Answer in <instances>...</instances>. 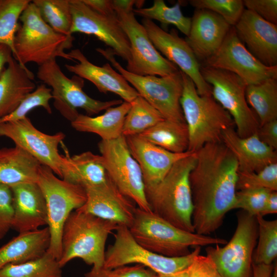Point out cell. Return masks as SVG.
<instances>
[{"instance_id": "39", "label": "cell", "mask_w": 277, "mask_h": 277, "mask_svg": "<svg viewBox=\"0 0 277 277\" xmlns=\"http://www.w3.org/2000/svg\"><path fill=\"white\" fill-rule=\"evenodd\" d=\"M52 98L51 89L44 84H41L27 94L12 112L0 118V123L22 120L27 116L29 111L37 107H43L49 114H51L49 101Z\"/></svg>"}, {"instance_id": "21", "label": "cell", "mask_w": 277, "mask_h": 277, "mask_svg": "<svg viewBox=\"0 0 277 277\" xmlns=\"http://www.w3.org/2000/svg\"><path fill=\"white\" fill-rule=\"evenodd\" d=\"M130 152L138 163L143 174L145 190L156 185L178 161L195 152L176 153L168 151L140 135L126 136Z\"/></svg>"}, {"instance_id": "34", "label": "cell", "mask_w": 277, "mask_h": 277, "mask_svg": "<svg viewBox=\"0 0 277 277\" xmlns=\"http://www.w3.org/2000/svg\"><path fill=\"white\" fill-rule=\"evenodd\" d=\"M0 277H62V271L58 261L46 252L33 260L6 265Z\"/></svg>"}, {"instance_id": "25", "label": "cell", "mask_w": 277, "mask_h": 277, "mask_svg": "<svg viewBox=\"0 0 277 277\" xmlns=\"http://www.w3.org/2000/svg\"><path fill=\"white\" fill-rule=\"evenodd\" d=\"M221 138L235 156L239 172H258L277 162L276 150L261 141L256 133L241 137L234 128H230L223 132Z\"/></svg>"}, {"instance_id": "28", "label": "cell", "mask_w": 277, "mask_h": 277, "mask_svg": "<svg viewBox=\"0 0 277 277\" xmlns=\"http://www.w3.org/2000/svg\"><path fill=\"white\" fill-rule=\"evenodd\" d=\"M50 241L48 227L19 233L0 247V269L10 264L23 263L42 256L48 249Z\"/></svg>"}, {"instance_id": "53", "label": "cell", "mask_w": 277, "mask_h": 277, "mask_svg": "<svg viewBox=\"0 0 277 277\" xmlns=\"http://www.w3.org/2000/svg\"><path fill=\"white\" fill-rule=\"evenodd\" d=\"M154 277H188L187 269L169 274H159L155 273Z\"/></svg>"}, {"instance_id": "19", "label": "cell", "mask_w": 277, "mask_h": 277, "mask_svg": "<svg viewBox=\"0 0 277 277\" xmlns=\"http://www.w3.org/2000/svg\"><path fill=\"white\" fill-rule=\"evenodd\" d=\"M87 199L77 210L129 228L136 208L134 202L118 189L109 176L103 184L84 188Z\"/></svg>"}, {"instance_id": "37", "label": "cell", "mask_w": 277, "mask_h": 277, "mask_svg": "<svg viewBox=\"0 0 277 277\" xmlns=\"http://www.w3.org/2000/svg\"><path fill=\"white\" fill-rule=\"evenodd\" d=\"M255 217L258 239L252 263L271 265L277 257V220H267L260 214Z\"/></svg>"}, {"instance_id": "29", "label": "cell", "mask_w": 277, "mask_h": 277, "mask_svg": "<svg viewBox=\"0 0 277 277\" xmlns=\"http://www.w3.org/2000/svg\"><path fill=\"white\" fill-rule=\"evenodd\" d=\"M41 164L22 149L15 146L0 149V184L9 187L36 183Z\"/></svg>"}, {"instance_id": "36", "label": "cell", "mask_w": 277, "mask_h": 277, "mask_svg": "<svg viewBox=\"0 0 277 277\" xmlns=\"http://www.w3.org/2000/svg\"><path fill=\"white\" fill-rule=\"evenodd\" d=\"M133 13L144 18L155 19L162 24L173 25L187 36L189 35L191 18L183 15L179 3L169 7L163 0H155L149 8L133 9Z\"/></svg>"}, {"instance_id": "31", "label": "cell", "mask_w": 277, "mask_h": 277, "mask_svg": "<svg viewBox=\"0 0 277 277\" xmlns=\"http://www.w3.org/2000/svg\"><path fill=\"white\" fill-rule=\"evenodd\" d=\"M138 135L171 152L183 153L188 149L189 133L185 122L164 119Z\"/></svg>"}, {"instance_id": "23", "label": "cell", "mask_w": 277, "mask_h": 277, "mask_svg": "<svg viewBox=\"0 0 277 277\" xmlns=\"http://www.w3.org/2000/svg\"><path fill=\"white\" fill-rule=\"evenodd\" d=\"M231 27L211 11L195 9L185 39L200 63H203L217 50Z\"/></svg>"}, {"instance_id": "5", "label": "cell", "mask_w": 277, "mask_h": 277, "mask_svg": "<svg viewBox=\"0 0 277 277\" xmlns=\"http://www.w3.org/2000/svg\"><path fill=\"white\" fill-rule=\"evenodd\" d=\"M181 72L180 105L188 130V151L196 152L207 144L222 142L223 132L234 128V124L229 113L211 95H199L192 81Z\"/></svg>"}, {"instance_id": "17", "label": "cell", "mask_w": 277, "mask_h": 277, "mask_svg": "<svg viewBox=\"0 0 277 277\" xmlns=\"http://www.w3.org/2000/svg\"><path fill=\"white\" fill-rule=\"evenodd\" d=\"M72 17L71 34L79 32L92 35L103 42L114 54L128 62L130 46L121 27L116 13L103 15L87 6L82 0H70Z\"/></svg>"}, {"instance_id": "32", "label": "cell", "mask_w": 277, "mask_h": 277, "mask_svg": "<svg viewBox=\"0 0 277 277\" xmlns=\"http://www.w3.org/2000/svg\"><path fill=\"white\" fill-rule=\"evenodd\" d=\"M246 98L258 116L260 125L277 120V78H269L247 85Z\"/></svg>"}, {"instance_id": "48", "label": "cell", "mask_w": 277, "mask_h": 277, "mask_svg": "<svg viewBox=\"0 0 277 277\" xmlns=\"http://www.w3.org/2000/svg\"><path fill=\"white\" fill-rule=\"evenodd\" d=\"M84 3L96 12L103 15L115 14L112 1L82 0Z\"/></svg>"}, {"instance_id": "20", "label": "cell", "mask_w": 277, "mask_h": 277, "mask_svg": "<svg viewBox=\"0 0 277 277\" xmlns=\"http://www.w3.org/2000/svg\"><path fill=\"white\" fill-rule=\"evenodd\" d=\"M248 51L263 65L277 66V25L245 9L233 26Z\"/></svg>"}, {"instance_id": "15", "label": "cell", "mask_w": 277, "mask_h": 277, "mask_svg": "<svg viewBox=\"0 0 277 277\" xmlns=\"http://www.w3.org/2000/svg\"><path fill=\"white\" fill-rule=\"evenodd\" d=\"M0 136L11 140L18 147L35 159L42 165L49 167L62 179V155L58 146L65 135L59 132L47 134L36 128L26 117L14 122L0 123Z\"/></svg>"}, {"instance_id": "33", "label": "cell", "mask_w": 277, "mask_h": 277, "mask_svg": "<svg viewBox=\"0 0 277 277\" xmlns=\"http://www.w3.org/2000/svg\"><path fill=\"white\" fill-rule=\"evenodd\" d=\"M130 104L123 127L122 134L125 137L140 134L165 119L140 95Z\"/></svg>"}, {"instance_id": "26", "label": "cell", "mask_w": 277, "mask_h": 277, "mask_svg": "<svg viewBox=\"0 0 277 277\" xmlns=\"http://www.w3.org/2000/svg\"><path fill=\"white\" fill-rule=\"evenodd\" d=\"M34 75L12 56L0 75V118L12 112L35 89Z\"/></svg>"}, {"instance_id": "38", "label": "cell", "mask_w": 277, "mask_h": 277, "mask_svg": "<svg viewBox=\"0 0 277 277\" xmlns=\"http://www.w3.org/2000/svg\"><path fill=\"white\" fill-rule=\"evenodd\" d=\"M30 0H0V44L8 47L15 55L14 38L19 17Z\"/></svg>"}, {"instance_id": "46", "label": "cell", "mask_w": 277, "mask_h": 277, "mask_svg": "<svg viewBox=\"0 0 277 277\" xmlns=\"http://www.w3.org/2000/svg\"><path fill=\"white\" fill-rule=\"evenodd\" d=\"M188 277H222L212 260L207 255H196L187 269Z\"/></svg>"}, {"instance_id": "18", "label": "cell", "mask_w": 277, "mask_h": 277, "mask_svg": "<svg viewBox=\"0 0 277 277\" xmlns=\"http://www.w3.org/2000/svg\"><path fill=\"white\" fill-rule=\"evenodd\" d=\"M142 24L157 50L192 81L198 94L211 95V87L201 74V64L185 39L179 36L177 31L172 28L168 32L148 19L143 18Z\"/></svg>"}, {"instance_id": "24", "label": "cell", "mask_w": 277, "mask_h": 277, "mask_svg": "<svg viewBox=\"0 0 277 277\" xmlns=\"http://www.w3.org/2000/svg\"><path fill=\"white\" fill-rule=\"evenodd\" d=\"M12 193V228L19 233L37 230L48 224L45 198L37 183L10 187Z\"/></svg>"}, {"instance_id": "43", "label": "cell", "mask_w": 277, "mask_h": 277, "mask_svg": "<svg viewBox=\"0 0 277 277\" xmlns=\"http://www.w3.org/2000/svg\"><path fill=\"white\" fill-rule=\"evenodd\" d=\"M155 273L139 264L122 266L109 269L92 267L85 277H154Z\"/></svg>"}, {"instance_id": "8", "label": "cell", "mask_w": 277, "mask_h": 277, "mask_svg": "<svg viewBox=\"0 0 277 277\" xmlns=\"http://www.w3.org/2000/svg\"><path fill=\"white\" fill-rule=\"evenodd\" d=\"M37 77L51 87L54 108L70 122L79 114L78 108L91 116L124 102L122 100L102 101L91 97L83 90L84 80L76 75L70 78L67 77L56 59L39 66Z\"/></svg>"}, {"instance_id": "1", "label": "cell", "mask_w": 277, "mask_h": 277, "mask_svg": "<svg viewBox=\"0 0 277 277\" xmlns=\"http://www.w3.org/2000/svg\"><path fill=\"white\" fill-rule=\"evenodd\" d=\"M195 154L189 176L192 222L195 233L209 235L221 226L227 213L234 209L238 164L222 142L207 144Z\"/></svg>"}, {"instance_id": "9", "label": "cell", "mask_w": 277, "mask_h": 277, "mask_svg": "<svg viewBox=\"0 0 277 277\" xmlns=\"http://www.w3.org/2000/svg\"><path fill=\"white\" fill-rule=\"evenodd\" d=\"M96 50L109 61L139 95L155 108L165 119L185 122L180 105L183 78L180 69L165 76L139 75L123 68L116 60L111 49L97 48Z\"/></svg>"}, {"instance_id": "10", "label": "cell", "mask_w": 277, "mask_h": 277, "mask_svg": "<svg viewBox=\"0 0 277 277\" xmlns=\"http://www.w3.org/2000/svg\"><path fill=\"white\" fill-rule=\"evenodd\" d=\"M115 231L114 242L105 251L103 267L106 268L135 264L141 265L156 274H169L187 269L194 258L200 253L201 247H196L186 255L163 256L151 252L138 244L127 227L118 225Z\"/></svg>"}, {"instance_id": "11", "label": "cell", "mask_w": 277, "mask_h": 277, "mask_svg": "<svg viewBox=\"0 0 277 277\" xmlns=\"http://www.w3.org/2000/svg\"><path fill=\"white\" fill-rule=\"evenodd\" d=\"M235 230L223 246L206 248L222 277H253L252 258L258 239L256 217L241 210L236 214Z\"/></svg>"}, {"instance_id": "7", "label": "cell", "mask_w": 277, "mask_h": 277, "mask_svg": "<svg viewBox=\"0 0 277 277\" xmlns=\"http://www.w3.org/2000/svg\"><path fill=\"white\" fill-rule=\"evenodd\" d=\"M37 184L45 198L50 235L47 253L58 261L61 255L64 225L72 212L82 207L87 199L85 189L59 179L48 167L40 166Z\"/></svg>"}, {"instance_id": "16", "label": "cell", "mask_w": 277, "mask_h": 277, "mask_svg": "<svg viewBox=\"0 0 277 277\" xmlns=\"http://www.w3.org/2000/svg\"><path fill=\"white\" fill-rule=\"evenodd\" d=\"M201 65L233 73L247 85L277 78V66H266L255 58L240 40L233 26L217 50Z\"/></svg>"}, {"instance_id": "44", "label": "cell", "mask_w": 277, "mask_h": 277, "mask_svg": "<svg viewBox=\"0 0 277 277\" xmlns=\"http://www.w3.org/2000/svg\"><path fill=\"white\" fill-rule=\"evenodd\" d=\"M13 217L12 193L10 187L0 184V239L12 228Z\"/></svg>"}, {"instance_id": "51", "label": "cell", "mask_w": 277, "mask_h": 277, "mask_svg": "<svg viewBox=\"0 0 277 277\" xmlns=\"http://www.w3.org/2000/svg\"><path fill=\"white\" fill-rule=\"evenodd\" d=\"M12 56L10 49L6 45L0 44V75Z\"/></svg>"}, {"instance_id": "52", "label": "cell", "mask_w": 277, "mask_h": 277, "mask_svg": "<svg viewBox=\"0 0 277 277\" xmlns=\"http://www.w3.org/2000/svg\"><path fill=\"white\" fill-rule=\"evenodd\" d=\"M137 1L134 0H114L112 1L114 8L125 11H133V6H136Z\"/></svg>"}, {"instance_id": "30", "label": "cell", "mask_w": 277, "mask_h": 277, "mask_svg": "<svg viewBox=\"0 0 277 277\" xmlns=\"http://www.w3.org/2000/svg\"><path fill=\"white\" fill-rule=\"evenodd\" d=\"M131 104L123 102L121 104L111 107L95 117L80 114L71 122L76 131L89 132L99 135L102 140L110 141L122 136L125 117Z\"/></svg>"}, {"instance_id": "54", "label": "cell", "mask_w": 277, "mask_h": 277, "mask_svg": "<svg viewBox=\"0 0 277 277\" xmlns=\"http://www.w3.org/2000/svg\"><path fill=\"white\" fill-rule=\"evenodd\" d=\"M271 277H277V265L276 262L274 264L273 272Z\"/></svg>"}, {"instance_id": "49", "label": "cell", "mask_w": 277, "mask_h": 277, "mask_svg": "<svg viewBox=\"0 0 277 277\" xmlns=\"http://www.w3.org/2000/svg\"><path fill=\"white\" fill-rule=\"evenodd\" d=\"M277 213V191L270 192L261 215L264 216L269 214Z\"/></svg>"}, {"instance_id": "50", "label": "cell", "mask_w": 277, "mask_h": 277, "mask_svg": "<svg viewBox=\"0 0 277 277\" xmlns=\"http://www.w3.org/2000/svg\"><path fill=\"white\" fill-rule=\"evenodd\" d=\"M274 264L269 265L252 263L253 277H271Z\"/></svg>"}, {"instance_id": "22", "label": "cell", "mask_w": 277, "mask_h": 277, "mask_svg": "<svg viewBox=\"0 0 277 277\" xmlns=\"http://www.w3.org/2000/svg\"><path fill=\"white\" fill-rule=\"evenodd\" d=\"M68 54L76 64L65 65L66 69L91 82L100 92L115 93L123 101L130 103L139 95L125 78L114 70L109 63L103 66H96L90 62L79 49L72 50Z\"/></svg>"}, {"instance_id": "14", "label": "cell", "mask_w": 277, "mask_h": 277, "mask_svg": "<svg viewBox=\"0 0 277 277\" xmlns=\"http://www.w3.org/2000/svg\"><path fill=\"white\" fill-rule=\"evenodd\" d=\"M120 25L130 46V59L126 70L139 75L165 76L179 70L155 48L143 25L136 19L133 11L114 8Z\"/></svg>"}, {"instance_id": "47", "label": "cell", "mask_w": 277, "mask_h": 277, "mask_svg": "<svg viewBox=\"0 0 277 277\" xmlns=\"http://www.w3.org/2000/svg\"><path fill=\"white\" fill-rule=\"evenodd\" d=\"M256 133L259 138L267 146L277 149V120L261 125Z\"/></svg>"}, {"instance_id": "4", "label": "cell", "mask_w": 277, "mask_h": 277, "mask_svg": "<svg viewBox=\"0 0 277 277\" xmlns=\"http://www.w3.org/2000/svg\"><path fill=\"white\" fill-rule=\"evenodd\" d=\"M117 226L115 222L89 213L72 212L63 228L58 261L61 267L74 259H80L94 268L103 267L107 239Z\"/></svg>"}, {"instance_id": "41", "label": "cell", "mask_w": 277, "mask_h": 277, "mask_svg": "<svg viewBox=\"0 0 277 277\" xmlns=\"http://www.w3.org/2000/svg\"><path fill=\"white\" fill-rule=\"evenodd\" d=\"M189 3L195 9H206L217 14L231 26L236 24L245 10L242 0H190Z\"/></svg>"}, {"instance_id": "35", "label": "cell", "mask_w": 277, "mask_h": 277, "mask_svg": "<svg viewBox=\"0 0 277 277\" xmlns=\"http://www.w3.org/2000/svg\"><path fill=\"white\" fill-rule=\"evenodd\" d=\"M44 21L56 32L71 37L72 17L70 0H34Z\"/></svg>"}, {"instance_id": "42", "label": "cell", "mask_w": 277, "mask_h": 277, "mask_svg": "<svg viewBox=\"0 0 277 277\" xmlns=\"http://www.w3.org/2000/svg\"><path fill=\"white\" fill-rule=\"evenodd\" d=\"M271 191L266 189L237 190L234 209H241L249 214L256 216L262 211Z\"/></svg>"}, {"instance_id": "13", "label": "cell", "mask_w": 277, "mask_h": 277, "mask_svg": "<svg viewBox=\"0 0 277 277\" xmlns=\"http://www.w3.org/2000/svg\"><path fill=\"white\" fill-rule=\"evenodd\" d=\"M98 147L107 173L120 192L139 208L151 211L141 169L130 152L125 136L101 140Z\"/></svg>"}, {"instance_id": "40", "label": "cell", "mask_w": 277, "mask_h": 277, "mask_svg": "<svg viewBox=\"0 0 277 277\" xmlns=\"http://www.w3.org/2000/svg\"><path fill=\"white\" fill-rule=\"evenodd\" d=\"M266 189L277 191V162L258 172H238L236 190Z\"/></svg>"}, {"instance_id": "12", "label": "cell", "mask_w": 277, "mask_h": 277, "mask_svg": "<svg viewBox=\"0 0 277 277\" xmlns=\"http://www.w3.org/2000/svg\"><path fill=\"white\" fill-rule=\"evenodd\" d=\"M204 80L211 87L213 98L231 115L241 137L256 133L260 125L257 115L247 103V84L235 74L201 65Z\"/></svg>"}, {"instance_id": "2", "label": "cell", "mask_w": 277, "mask_h": 277, "mask_svg": "<svg viewBox=\"0 0 277 277\" xmlns=\"http://www.w3.org/2000/svg\"><path fill=\"white\" fill-rule=\"evenodd\" d=\"M195 162V152L176 162L156 185L145 190L152 212L176 227L193 233L189 176Z\"/></svg>"}, {"instance_id": "6", "label": "cell", "mask_w": 277, "mask_h": 277, "mask_svg": "<svg viewBox=\"0 0 277 277\" xmlns=\"http://www.w3.org/2000/svg\"><path fill=\"white\" fill-rule=\"evenodd\" d=\"M14 38L15 55L19 64L28 63L39 66L57 57L76 63L65 52L70 48L74 39L53 30L42 18L36 6L31 1L22 12Z\"/></svg>"}, {"instance_id": "3", "label": "cell", "mask_w": 277, "mask_h": 277, "mask_svg": "<svg viewBox=\"0 0 277 277\" xmlns=\"http://www.w3.org/2000/svg\"><path fill=\"white\" fill-rule=\"evenodd\" d=\"M136 242L151 252L168 257L186 255L190 248L225 245L224 239L180 229L152 211L136 208L128 228Z\"/></svg>"}, {"instance_id": "45", "label": "cell", "mask_w": 277, "mask_h": 277, "mask_svg": "<svg viewBox=\"0 0 277 277\" xmlns=\"http://www.w3.org/2000/svg\"><path fill=\"white\" fill-rule=\"evenodd\" d=\"M244 7L264 20L277 25L276 0H244Z\"/></svg>"}, {"instance_id": "27", "label": "cell", "mask_w": 277, "mask_h": 277, "mask_svg": "<svg viewBox=\"0 0 277 277\" xmlns=\"http://www.w3.org/2000/svg\"><path fill=\"white\" fill-rule=\"evenodd\" d=\"M64 150L61 165L63 180L84 188L106 181L108 174L101 155L86 151L71 156L66 148Z\"/></svg>"}]
</instances>
